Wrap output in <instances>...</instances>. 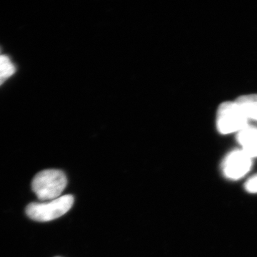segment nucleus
Wrapping results in <instances>:
<instances>
[{
  "instance_id": "f03ea898",
  "label": "nucleus",
  "mask_w": 257,
  "mask_h": 257,
  "mask_svg": "<svg viewBox=\"0 0 257 257\" xmlns=\"http://www.w3.org/2000/svg\"><path fill=\"white\" fill-rule=\"evenodd\" d=\"M73 204V196L67 194L48 202L30 203L26 208V214L33 220L45 222L63 216Z\"/></svg>"
},
{
  "instance_id": "423d86ee",
  "label": "nucleus",
  "mask_w": 257,
  "mask_h": 257,
  "mask_svg": "<svg viewBox=\"0 0 257 257\" xmlns=\"http://www.w3.org/2000/svg\"><path fill=\"white\" fill-rule=\"evenodd\" d=\"M248 119L257 121V94L240 96L236 101Z\"/></svg>"
},
{
  "instance_id": "20e7f679",
  "label": "nucleus",
  "mask_w": 257,
  "mask_h": 257,
  "mask_svg": "<svg viewBox=\"0 0 257 257\" xmlns=\"http://www.w3.org/2000/svg\"><path fill=\"white\" fill-rule=\"evenodd\" d=\"M251 165L252 158L243 150H235L224 159L222 170L225 177L236 180L244 177L251 170Z\"/></svg>"
},
{
  "instance_id": "39448f33",
  "label": "nucleus",
  "mask_w": 257,
  "mask_h": 257,
  "mask_svg": "<svg viewBox=\"0 0 257 257\" xmlns=\"http://www.w3.org/2000/svg\"><path fill=\"white\" fill-rule=\"evenodd\" d=\"M237 141L246 155L257 157V128L246 126L238 133Z\"/></svg>"
},
{
  "instance_id": "1a4fd4ad",
  "label": "nucleus",
  "mask_w": 257,
  "mask_h": 257,
  "mask_svg": "<svg viewBox=\"0 0 257 257\" xmlns=\"http://www.w3.org/2000/svg\"><path fill=\"white\" fill-rule=\"evenodd\" d=\"M56 257H60V256H56Z\"/></svg>"
},
{
  "instance_id": "7ed1b4c3",
  "label": "nucleus",
  "mask_w": 257,
  "mask_h": 257,
  "mask_svg": "<svg viewBox=\"0 0 257 257\" xmlns=\"http://www.w3.org/2000/svg\"><path fill=\"white\" fill-rule=\"evenodd\" d=\"M248 120L236 101L222 103L218 109L216 123L218 130L223 135L239 133L248 126Z\"/></svg>"
},
{
  "instance_id": "f257e3e1",
  "label": "nucleus",
  "mask_w": 257,
  "mask_h": 257,
  "mask_svg": "<svg viewBox=\"0 0 257 257\" xmlns=\"http://www.w3.org/2000/svg\"><path fill=\"white\" fill-rule=\"evenodd\" d=\"M67 184V177L62 171L46 170L35 175L32 188L40 200L52 201L61 197Z\"/></svg>"
},
{
  "instance_id": "0eeeda50",
  "label": "nucleus",
  "mask_w": 257,
  "mask_h": 257,
  "mask_svg": "<svg viewBox=\"0 0 257 257\" xmlns=\"http://www.w3.org/2000/svg\"><path fill=\"white\" fill-rule=\"evenodd\" d=\"M16 72V67L10 57L0 55V86Z\"/></svg>"
},
{
  "instance_id": "6e6552de",
  "label": "nucleus",
  "mask_w": 257,
  "mask_h": 257,
  "mask_svg": "<svg viewBox=\"0 0 257 257\" xmlns=\"http://www.w3.org/2000/svg\"><path fill=\"white\" fill-rule=\"evenodd\" d=\"M245 189L248 192L256 194L257 193V175L248 179L245 184Z\"/></svg>"
}]
</instances>
